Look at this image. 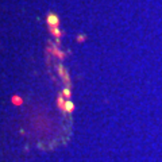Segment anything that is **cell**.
Here are the masks:
<instances>
[{"instance_id": "8992f818", "label": "cell", "mask_w": 162, "mask_h": 162, "mask_svg": "<svg viewBox=\"0 0 162 162\" xmlns=\"http://www.w3.org/2000/svg\"><path fill=\"white\" fill-rule=\"evenodd\" d=\"M50 32H51V35L56 36V38H60V36L62 35V32L58 27H50Z\"/></svg>"}, {"instance_id": "277c9868", "label": "cell", "mask_w": 162, "mask_h": 162, "mask_svg": "<svg viewBox=\"0 0 162 162\" xmlns=\"http://www.w3.org/2000/svg\"><path fill=\"white\" fill-rule=\"evenodd\" d=\"M73 109H75L73 103L70 100H66V103H65V112L66 113H70V112H73Z\"/></svg>"}, {"instance_id": "5b68a950", "label": "cell", "mask_w": 162, "mask_h": 162, "mask_svg": "<svg viewBox=\"0 0 162 162\" xmlns=\"http://www.w3.org/2000/svg\"><path fill=\"white\" fill-rule=\"evenodd\" d=\"M61 95H62V96H64V97L66 99V100H70V96H72V91L69 89L68 87H65L64 89H62V92H61Z\"/></svg>"}, {"instance_id": "6da1fadb", "label": "cell", "mask_w": 162, "mask_h": 162, "mask_svg": "<svg viewBox=\"0 0 162 162\" xmlns=\"http://www.w3.org/2000/svg\"><path fill=\"white\" fill-rule=\"evenodd\" d=\"M47 24H49V27H58L60 26V18H58L54 12H49L47 14Z\"/></svg>"}, {"instance_id": "52a82bcc", "label": "cell", "mask_w": 162, "mask_h": 162, "mask_svg": "<svg viewBox=\"0 0 162 162\" xmlns=\"http://www.w3.org/2000/svg\"><path fill=\"white\" fill-rule=\"evenodd\" d=\"M51 51H53V54L56 57H58L60 58V60H64V57H65V54H62V51L61 50H58L57 47H53V49H51Z\"/></svg>"}, {"instance_id": "7a4b0ae2", "label": "cell", "mask_w": 162, "mask_h": 162, "mask_svg": "<svg viewBox=\"0 0 162 162\" xmlns=\"http://www.w3.org/2000/svg\"><path fill=\"white\" fill-rule=\"evenodd\" d=\"M57 70H58V73H60V76L62 77V80H64L65 87H68V88H69V85H70V80H69V77H68V72L65 70V68L60 64V65L57 66Z\"/></svg>"}, {"instance_id": "3957f363", "label": "cell", "mask_w": 162, "mask_h": 162, "mask_svg": "<svg viewBox=\"0 0 162 162\" xmlns=\"http://www.w3.org/2000/svg\"><path fill=\"white\" fill-rule=\"evenodd\" d=\"M11 101H12V104L16 105V107H20L22 104H23V99H22L20 96H16V95L11 97Z\"/></svg>"}]
</instances>
